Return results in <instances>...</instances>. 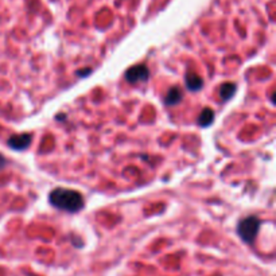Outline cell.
Returning a JSON list of instances; mask_svg holds the SVG:
<instances>
[{"label": "cell", "mask_w": 276, "mask_h": 276, "mask_svg": "<svg viewBox=\"0 0 276 276\" xmlns=\"http://www.w3.org/2000/svg\"><path fill=\"white\" fill-rule=\"evenodd\" d=\"M49 201L54 207L65 211H78L84 206V200L78 192L69 189H55L50 193Z\"/></svg>", "instance_id": "6da1fadb"}, {"label": "cell", "mask_w": 276, "mask_h": 276, "mask_svg": "<svg viewBox=\"0 0 276 276\" xmlns=\"http://www.w3.org/2000/svg\"><path fill=\"white\" fill-rule=\"evenodd\" d=\"M260 220L255 217V216H250V217L241 220V221L238 223L237 232L242 241L251 244V242L256 238L257 232L260 229Z\"/></svg>", "instance_id": "7a4b0ae2"}, {"label": "cell", "mask_w": 276, "mask_h": 276, "mask_svg": "<svg viewBox=\"0 0 276 276\" xmlns=\"http://www.w3.org/2000/svg\"><path fill=\"white\" fill-rule=\"evenodd\" d=\"M150 72L147 69L146 65H136L132 66L126 72V78L128 82L135 84V82H142V81L148 80Z\"/></svg>", "instance_id": "3957f363"}, {"label": "cell", "mask_w": 276, "mask_h": 276, "mask_svg": "<svg viewBox=\"0 0 276 276\" xmlns=\"http://www.w3.org/2000/svg\"><path fill=\"white\" fill-rule=\"evenodd\" d=\"M31 136L30 134H22V135H14L11 139L8 140V146L14 148V150H24L28 147L31 143Z\"/></svg>", "instance_id": "277c9868"}, {"label": "cell", "mask_w": 276, "mask_h": 276, "mask_svg": "<svg viewBox=\"0 0 276 276\" xmlns=\"http://www.w3.org/2000/svg\"><path fill=\"white\" fill-rule=\"evenodd\" d=\"M203 81L200 76H197L194 73H189L186 76V85H188V88L193 92H196V90H200L202 88Z\"/></svg>", "instance_id": "5b68a950"}, {"label": "cell", "mask_w": 276, "mask_h": 276, "mask_svg": "<svg viewBox=\"0 0 276 276\" xmlns=\"http://www.w3.org/2000/svg\"><path fill=\"white\" fill-rule=\"evenodd\" d=\"M180 100H182V93H180L179 89L171 88L169 90V93H167V96H166L165 103L167 104V105H175V104L179 103Z\"/></svg>", "instance_id": "8992f818"}, {"label": "cell", "mask_w": 276, "mask_h": 276, "mask_svg": "<svg viewBox=\"0 0 276 276\" xmlns=\"http://www.w3.org/2000/svg\"><path fill=\"white\" fill-rule=\"evenodd\" d=\"M213 119H214V112L209 109V108H206V109H203V111L201 112L198 124H200L201 127L210 126V124L213 123Z\"/></svg>", "instance_id": "52a82bcc"}, {"label": "cell", "mask_w": 276, "mask_h": 276, "mask_svg": "<svg viewBox=\"0 0 276 276\" xmlns=\"http://www.w3.org/2000/svg\"><path fill=\"white\" fill-rule=\"evenodd\" d=\"M236 92V85L230 84V82H226L221 86L220 89V96L223 100H229L230 97L233 96V93Z\"/></svg>", "instance_id": "ba28073f"}, {"label": "cell", "mask_w": 276, "mask_h": 276, "mask_svg": "<svg viewBox=\"0 0 276 276\" xmlns=\"http://www.w3.org/2000/svg\"><path fill=\"white\" fill-rule=\"evenodd\" d=\"M4 166H6V159H4V158L0 155V170L3 169Z\"/></svg>", "instance_id": "9c48e42d"}, {"label": "cell", "mask_w": 276, "mask_h": 276, "mask_svg": "<svg viewBox=\"0 0 276 276\" xmlns=\"http://www.w3.org/2000/svg\"><path fill=\"white\" fill-rule=\"evenodd\" d=\"M84 73H90V69H86ZM78 76H82V72H78Z\"/></svg>", "instance_id": "30bf717a"}]
</instances>
